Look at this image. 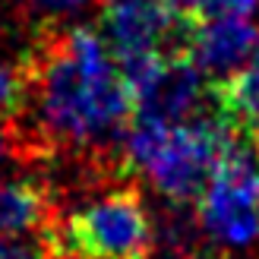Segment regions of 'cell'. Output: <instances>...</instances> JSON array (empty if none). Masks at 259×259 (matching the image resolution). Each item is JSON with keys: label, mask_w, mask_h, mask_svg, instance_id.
Returning a JSON list of instances; mask_svg holds the SVG:
<instances>
[{"label": "cell", "mask_w": 259, "mask_h": 259, "mask_svg": "<svg viewBox=\"0 0 259 259\" xmlns=\"http://www.w3.org/2000/svg\"><path fill=\"white\" fill-rule=\"evenodd\" d=\"M48 237H0V259H45L48 256Z\"/></svg>", "instance_id": "cell-9"}, {"label": "cell", "mask_w": 259, "mask_h": 259, "mask_svg": "<svg viewBox=\"0 0 259 259\" xmlns=\"http://www.w3.org/2000/svg\"><path fill=\"white\" fill-rule=\"evenodd\" d=\"M196 202L199 225L212 243L240 250L259 240V155L243 136L228 146Z\"/></svg>", "instance_id": "cell-4"}, {"label": "cell", "mask_w": 259, "mask_h": 259, "mask_svg": "<svg viewBox=\"0 0 259 259\" xmlns=\"http://www.w3.org/2000/svg\"><path fill=\"white\" fill-rule=\"evenodd\" d=\"M111 4H133V0H105V7H111Z\"/></svg>", "instance_id": "cell-14"}, {"label": "cell", "mask_w": 259, "mask_h": 259, "mask_svg": "<svg viewBox=\"0 0 259 259\" xmlns=\"http://www.w3.org/2000/svg\"><path fill=\"white\" fill-rule=\"evenodd\" d=\"M32 10H41L48 16H73L89 7V0H25Z\"/></svg>", "instance_id": "cell-10"}, {"label": "cell", "mask_w": 259, "mask_h": 259, "mask_svg": "<svg viewBox=\"0 0 259 259\" xmlns=\"http://www.w3.org/2000/svg\"><path fill=\"white\" fill-rule=\"evenodd\" d=\"M202 105H212V79H205V73L187 54H174L133 92V120L184 126L209 114Z\"/></svg>", "instance_id": "cell-5"}, {"label": "cell", "mask_w": 259, "mask_h": 259, "mask_svg": "<svg viewBox=\"0 0 259 259\" xmlns=\"http://www.w3.org/2000/svg\"><path fill=\"white\" fill-rule=\"evenodd\" d=\"M45 237L70 259H149L155 253V222L133 187L82 202L51 225Z\"/></svg>", "instance_id": "cell-3"}, {"label": "cell", "mask_w": 259, "mask_h": 259, "mask_svg": "<svg viewBox=\"0 0 259 259\" xmlns=\"http://www.w3.org/2000/svg\"><path fill=\"white\" fill-rule=\"evenodd\" d=\"M48 247H51V243H48ZM45 259H70V256H63V253H57V250H54V247H51V250H48V256H45Z\"/></svg>", "instance_id": "cell-13"}, {"label": "cell", "mask_w": 259, "mask_h": 259, "mask_svg": "<svg viewBox=\"0 0 259 259\" xmlns=\"http://www.w3.org/2000/svg\"><path fill=\"white\" fill-rule=\"evenodd\" d=\"M259 48V29L250 19H205L187 29L184 54L205 73V79H228L247 67Z\"/></svg>", "instance_id": "cell-6"}, {"label": "cell", "mask_w": 259, "mask_h": 259, "mask_svg": "<svg viewBox=\"0 0 259 259\" xmlns=\"http://www.w3.org/2000/svg\"><path fill=\"white\" fill-rule=\"evenodd\" d=\"M32 101L48 142L101 149L133 123V89L114 63L105 35L73 25L29 51Z\"/></svg>", "instance_id": "cell-1"}, {"label": "cell", "mask_w": 259, "mask_h": 259, "mask_svg": "<svg viewBox=\"0 0 259 259\" xmlns=\"http://www.w3.org/2000/svg\"><path fill=\"white\" fill-rule=\"evenodd\" d=\"M234 133L215 111L184 126L133 120L123 133V164L142 171L167 202H193L209 187Z\"/></svg>", "instance_id": "cell-2"}, {"label": "cell", "mask_w": 259, "mask_h": 259, "mask_svg": "<svg viewBox=\"0 0 259 259\" xmlns=\"http://www.w3.org/2000/svg\"><path fill=\"white\" fill-rule=\"evenodd\" d=\"M32 101V67L29 57L0 60V120L16 123Z\"/></svg>", "instance_id": "cell-8"}, {"label": "cell", "mask_w": 259, "mask_h": 259, "mask_svg": "<svg viewBox=\"0 0 259 259\" xmlns=\"http://www.w3.org/2000/svg\"><path fill=\"white\" fill-rule=\"evenodd\" d=\"M243 139H247V142H250V146H253V152L259 155V114H256V117L250 120V126H247V130H243Z\"/></svg>", "instance_id": "cell-12"}, {"label": "cell", "mask_w": 259, "mask_h": 259, "mask_svg": "<svg viewBox=\"0 0 259 259\" xmlns=\"http://www.w3.org/2000/svg\"><path fill=\"white\" fill-rule=\"evenodd\" d=\"M54 222V196L41 180H0V237L45 234Z\"/></svg>", "instance_id": "cell-7"}, {"label": "cell", "mask_w": 259, "mask_h": 259, "mask_svg": "<svg viewBox=\"0 0 259 259\" xmlns=\"http://www.w3.org/2000/svg\"><path fill=\"white\" fill-rule=\"evenodd\" d=\"M22 152V142L16 139V130H13V123H4L0 120V164L10 161L13 155Z\"/></svg>", "instance_id": "cell-11"}]
</instances>
